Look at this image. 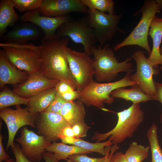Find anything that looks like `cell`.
<instances>
[{
    "label": "cell",
    "mask_w": 162,
    "mask_h": 162,
    "mask_svg": "<svg viewBox=\"0 0 162 162\" xmlns=\"http://www.w3.org/2000/svg\"><path fill=\"white\" fill-rule=\"evenodd\" d=\"M65 160L67 161V162H74L71 160L67 158Z\"/></svg>",
    "instance_id": "cell-45"
},
{
    "label": "cell",
    "mask_w": 162,
    "mask_h": 162,
    "mask_svg": "<svg viewBox=\"0 0 162 162\" xmlns=\"http://www.w3.org/2000/svg\"><path fill=\"white\" fill-rule=\"evenodd\" d=\"M118 148L117 145H114L112 147H111V146L106 147V153L104 156L105 159L104 162H113V153Z\"/></svg>",
    "instance_id": "cell-36"
},
{
    "label": "cell",
    "mask_w": 162,
    "mask_h": 162,
    "mask_svg": "<svg viewBox=\"0 0 162 162\" xmlns=\"http://www.w3.org/2000/svg\"><path fill=\"white\" fill-rule=\"evenodd\" d=\"M46 151L54 153L57 158L60 160L68 158L71 155L80 154H89L92 152L74 145H66L62 142L58 143L53 142L47 146Z\"/></svg>",
    "instance_id": "cell-24"
},
{
    "label": "cell",
    "mask_w": 162,
    "mask_h": 162,
    "mask_svg": "<svg viewBox=\"0 0 162 162\" xmlns=\"http://www.w3.org/2000/svg\"><path fill=\"white\" fill-rule=\"evenodd\" d=\"M113 98H121L132 101L133 104L146 102L153 100L152 96L144 93L137 85L132 86L130 89L120 87L113 91L110 93Z\"/></svg>",
    "instance_id": "cell-23"
},
{
    "label": "cell",
    "mask_w": 162,
    "mask_h": 162,
    "mask_svg": "<svg viewBox=\"0 0 162 162\" xmlns=\"http://www.w3.org/2000/svg\"><path fill=\"white\" fill-rule=\"evenodd\" d=\"M0 46L7 59L19 70L29 74L39 72L40 46L32 43L19 44L2 42Z\"/></svg>",
    "instance_id": "cell-6"
},
{
    "label": "cell",
    "mask_w": 162,
    "mask_h": 162,
    "mask_svg": "<svg viewBox=\"0 0 162 162\" xmlns=\"http://www.w3.org/2000/svg\"><path fill=\"white\" fill-rule=\"evenodd\" d=\"M69 41L66 36L41 39L39 72L47 78L65 81L76 89L65 54Z\"/></svg>",
    "instance_id": "cell-1"
},
{
    "label": "cell",
    "mask_w": 162,
    "mask_h": 162,
    "mask_svg": "<svg viewBox=\"0 0 162 162\" xmlns=\"http://www.w3.org/2000/svg\"><path fill=\"white\" fill-rule=\"evenodd\" d=\"M3 136L0 134V162L5 161L10 158L9 155L7 154L4 149L2 142Z\"/></svg>",
    "instance_id": "cell-40"
},
{
    "label": "cell",
    "mask_w": 162,
    "mask_h": 162,
    "mask_svg": "<svg viewBox=\"0 0 162 162\" xmlns=\"http://www.w3.org/2000/svg\"><path fill=\"white\" fill-rule=\"evenodd\" d=\"M75 137L80 138L86 136L87 132L90 127L84 122L78 123L72 126Z\"/></svg>",
    "instance_id": "cell-33"
},
{
    "label": "cell",
    "mask_w": 162,
    "mask_h": 162,
    "mask_svg": "<svg viewBox=\"0 0 162 162\" xmlns=\"http://www.w3.org/2000/svg\"><path fill=\"white\" fill-rule=\"evenodd\" d=\"M90 51L94 57L93 65L95 77L98 82H110L117 77L119 72H124L131 74L133 71V64L130 62L132 56L119 62L108 44H105L103 48L100 45L97 48L93 45Z\"/></svg>",
    "instance_id": "cell-2"
},
{
    "label": "cell",
    "mask_w": 162,
    "mask_h": 162,
    "mask_svg": "<svg viewBox=\"0 0 162 162\" xmlns=\"http://www.w3.org/2000/svg\"><path fill=\"white\" fill-rule=\"evenodd\" d=\"M60 114L65 121L72 126L78 123L84 122L86 113L82 102L74 101L65 103Z\"/></svg>",
    "instance_id": "cell-20"
},
{
    "label": "cell",
    "mask_w": 162,
    "mask_h": 162,
    "mask_svg": "<svg viewBox=\"0 0 162 162\" xmlns=\"http://www.w3.org/2000/svg\"><path fill=\"white\" fill-rule=\"evenodd\" d=\"M39 10L42 16L56 17L72 12L87 14L88 9L82 0H42Z\"/></svg>",
    "instance_id": "cell-13"
},
{
    "label": "cell",
    "mask_w": 162,
    "mask_h": 162,
    "mask_svg": "<svg viewBox=\"0 0 162 162\" xmlns=\"http://www.w3.org/2000/svg\"><path fill=\"white\" fill-rule=\"evenodd\" d=\"M83 4L89 10H95L115 15L114 2L112 0H82Z\"/></svg>",
    "instance_id": "cell-29"
},
{
    "label": "cell",
    "mask_w": 162,
    "mask_h": 162,
    "mask_svg": "<svg viewBox=\"0 0 162 162\" xmlns=\"http://www.w3.org/2000/svg\"><path fill=\"white\" fill-rule=\"evenodd\" d=\"M131 74H126L123 78L117 81L107 83H100L94 80L80 91L78 101L87 106H93L102 109L104 103L111 104L115 98L110 95L114 90L120 87L137 85L130 79Z\"/></svg>",
    "instance_id": "cell-5"
},
{
    "label": "cell",
    "mask_w": 162,
    "mask_h": 162,
    "mask_svg": "<svg viewBox=\"0 0 162 162\" xmlns=\"http://www.w3.org/2000/svg\"><path fill=\"white\" fill-rule=\"evenodd\" d=\"M44 35L43 30L37 25L29 22H22L6 32L1 38L3 43L25 44L29 41L42 39Z\"/></svg>",
    "instance_id": "cell-16"
},
{
    "label": "cell",
    "mask_w": 162,
    "mask_h": 162,
    "mask_svg": "<svg viewBox=\"0 0 162 162\" xmlns=\"http://www.w3.org/2000/svg\"><path fill=\"white\" fill-rule=\"evenodd\" d=\"M59 81L47 78L38 72L30 74L23 83L15 85L12 91L22 97L29 98L40 92L55 87Z\"/></svg>",
    "instance_id": "cell-17"
},
{
    "label": "cell",
    "mask_w": 162,
    "mask_h": 162,
    "mask_svg": "<svg viewBox=\"0 0 162 162\" xmlns=\"http://www.w3.org/2000/svg\"><path fill=\"white\" fill-rule=\"evenodd\" d=\"M14 160L13 159L10 158L7 161H4V162H13Z\"/></svg>",
    "instance_id": "cell-44"
},
{
    "label": "cell",
    "mask_w": 162,
    "mask_h": 162,
    "mask_svg": "<svg viewBox=\"0 0 162 162\" xmlns=\"http://www.w3.org/2000/svg\"><path fill=\"white\" fill-rule=\"evenodd\" d=\"M161 10L155 0H145L142 8L133 15L136 16L142 13V16L138 23L122 41L115 45L114 49L117 51L126 46L138 45L146 50L149 56L152 51L148 40L150 26L156 14Z\"/></svg>",
    "instance_id": "cell-4"
},
{
    "label": "cell",
    "mask_w": 162,
    "mask_h": 162,
    "mask_svg": "<svg viewBox=\"0 0 162 162\" xmlns=\"http://www.w3.org/2000/svg\"><path fill=\"white\" fill-rule=\"evenodd\" d=\"M113 162H128L124 154L121 152L116 153L113 156Z\"/></svg>",
    "instance_id": "cell-42"
},
{
    "label": "cell",
    "mask_w": 162,
    "mask_h": 162,
    "mask_svg": "<svg viewBox=\"0 0 162 162\" xmlns=\"http://www.w3.org/2000/svg\"><path fill=\"white\" fill-rule=\"evenodd\" d=\"M16 109L6 108L0 110V117L6 124L8 138L6 149L12 147L14 140L18 130L26 125L36 128V121L38 113L31 112L28 107L22 108L20 105L15 106Z\"/></svg>",
    "instance_id": "cell-10"
},
{
    "label": "cell",
    "mask_w": 162,
    "mask_h": 162,
    "mask_svg": "<svg viewBox=\"0 0 162 162\" xmlns=\"http://www.w3.org/2000/svg\"><path fill=\"white\" fill-rule=\"evenodd\" d=\"M72 19L69 14L56 17L43 16L41 15L38 8L31 11L26 12L20 16V20L22 22H31L38 26L44 34L42 38L47 39L56 37V32L58 28L63 23Z\"/></svg>",
    "instance_id": "cell-15"
},
{
    "label": "cell",
    "mask_w": 162,
    "mask_h": 162,
    "mask_svg": "<svg viewBox=\"0 0 162 162\" xmlns=\"http://www.w3.org/2000/svg\"><path fill=\"white\" fill-rule=\"evenodd\" d=\"M66 137H75L72 126L70 125L63 128L58 135L60 140Z\"/></svg>",
    "instance_id": "cell-38"
},
{
    "label": "cell",
    "mask_w": 162,
    "mask_h": 162,
    "mask_svg": "<svg viewBox=\"0 0 162 162\" xmlns=\"http://www.w3.org/2000/svg\"><path fill=\"white\" fill-rule=\"evenodd\" d=\"M56 93L54 87L40 92L29 98L27 106L29 111L33 113L44 111L55 98Z\"/></svg>",
    "instance_id": "cell-22"
},
{
    "label": "cell",
    "mask_w": 162,
    "mask_h": 162,
    "mask_svg": "<svg viewBox=\"0 0 162 162\" xmlns=\"http://www.w3.org/2000/svg\"><path fill=\"white\" fill-rule=\"evenodd\" d=\"M15 8L20 12L31 11L39 8L42 0H11Z\"/></svg>",
    "instance_id": "cell-30"
},
{
    "label": "cell",
    "mask_w": 162,
    "mask_h": 162,
    "mask_svg": "<svg viewBox=\"0 0 162 162\" xmlns=\"http://www.w3.org/2000/svg\"><path fill=\"white\" fill-rule=\"evenodd\" d=\"M20 136L15 139L21 146L22 152L24 156L32 161L40 162L45 149L52 143L43 135H39L26 127L20 130Z\"/></svg>",
    "instance_id": "cell-12"
},
{
    "label": "cell",
    "mask_w": 162,
    "mask_h": 162,
    "mask_svg": "<svg viewBox=\"0 0 162 162\" xmlns=\"http://www.w3.org/2000/svg\"><path fill=\"white\" fill-rule=\"evenodd\" d=\"M86 18L88 23L93 30L97 42L102 46L115 37L117 32L125 33L118 26L121 14L111 15L95 10H89Z\"/></svg>",
    "instance_id": "cell-7"
},
{
    "label": "cell",
    "mask_w": 162,
    "mask_h": 162,
    "mask_svg": "<svg viewBox=\"0 0 162 162\" xmlns=\"http://www.w3.org/2000/svg\"><path fill=\"white\" fill-rule=\"evenodd\" d=\"M13 162H16V161H14H14H13Z\"/></svg>",
    "instance_id": "cell-48"
},
{
    "label": "cell",
    "mask_w": 162,
    "mask_h": 162,
    "mask_svg": "<svg viewBox=\"0 0 162 162\" xmlns=\"http://www.w3.org/2000/svg\"><path fill=\"white\" fill-rule=\"evenodd\" d=\"M154 83L156 92L155 95L153 96V100H158L162 104V83L154 81Z\"/></svg>",
    "instance_id": "cell-39"
},
{
    "label": "cell",
    "mask_w": 162,
    "mask_h": 162,
    "mask_svg": "<svg viewBox=\"0 0 162 162\" xmlns=\"http://www.w3.org/2000/svg\"><path fill=\"white\" fill-rule=\"evenodd\" d=\"M29 74L21 71L12 64L6 58L3 51L0 50V88L7 84L16 85L23 83L28 79Z\"/></svg>",
    "instance_id": "cell-18"
},
{
    "label": "cell",
    "mask_w": 162,
    "mask_h": 162,
    "mask_svg": "<svg viewBox=\"0 0 162 162\" xmlns=\"http://www.w3.org/2000/svg\"><path fill=\"white\" fill-rule=\"evenodd\" d=\"M148 35L152 39L153 46L148 58L155 68L161 65L160 69L162 70V55L160 51L162 39V17L159 18L156 16L154 17L150 26Z\"/></svg>",
    "instance_id": "cell-19"
},
{
    "label": "cell",
    "mask_w": 162,
    "mask_h": 162,
    "mask_svg": "<svg viewBox=\"0 0 162 162\" xmlns=\"http://www.w3.org/2000/svg\"><path fill=\"white\" fill-rule=\"evenodd\" d=\"M150 149V146L145 147L134 141L124 154L128 162H142L148 157Z\"/></svg>",
    "instance_id": "cell-28"
},
{
    "label": "cell",
    "mask_w": 162,
    "mask_h": 162,
    "mask_svg": "<svg viewBox=\"0 0 162 162\" xmlns=\"http://www.w3.org/2000/svg\"><path fill=\"white\" fill-rule=\"evenodd\" d=\"M156 3L159 6L162 10V0H156Z\"/></svg>",
    "instance_id": "cell-43"
},
{
    "label": "cell",
    "mask_w": 162,
    "mask_h": 162,
    "mask_svg": "<svg viewBox=\"0 0 162 162\" xmlns=\"http://www.w3.org/2000/svg\"><path fill=\"white\" fill-rule=\"evenodd\" d=\"M42 158L45 162H58L59 161L54 153L47 151L43 153Z\"/></svg>",
    "instance_id": "cell-41"
},
{
    "label": "cell",
    "mask_w": 162,
    "mask_h": 162,
    "mask_svg": "<svg viewBox=\"0 0 162 162\" xmlns=\"http://www.w3.org/2000/svg\"><path fill=\"white\" fill-rule=\"evenodd\" d=\"M4 88L0 92V110L12 105H28L29 98L19 96L7 87Z\"/></svg>",
    "instance_id": "cell-26"
},
{
    "label": "cell",
    "mask_w": 162,
    "mask_h": 162,
    "mask_svg": "<svg viewBox=\"0 0 162 162\" xmlns=\"http://www.w3.org/2000/svg\"><path fill=\"white\" fill-rule=\"evenodd\" d=\"M61 140L65 144L72 145L92 152H96L104 156L106 153V147L113 144L109 140L103 142L95 143L89 142L80 138L75 137H66Z\"/></svg>",
    "instance_id": "cell-25"
},
{
    "label": "cell",
    "mask_w": 162,
    "mask_h": 162,
    "mask_svg": "<svg viewBox=\"0 0 162 162\" xmlns=\"http://www.w3.org/2000/svg\"><path fill=\"white\" fill-rule=\"evenodd\" d=\"M55 88L57 93L60 94L75 89L70 84L63 81H59Z\"/></svg>",
    "instance_id": "cell-35"
},
{
    "label": "cell",
    "mask_w": 162,
    "mask_h": 162,
    "mask_svg": "<svg viewBox=\"0 0 162 162\" xmlns=\"http://www.w3.org/2000/svg\"><path fill=\"white\" fill-rule=\"evenodd\" d=\"M160 51L161 54L162 55V45L160 48Z\"/></svg>",
    "instance_id": "cell-47"
},
{
    "label": "cell",
    "mask_w": 162,
    "mask_h": 162,
    "mask_svg": "<svg viewBox=\"0 0 162 162\" xmlns=\"http://www.w3.org/2000/svg\"><path fill=\"white\" fill-rule=\"evenodd\" d=\"M11 0L0 2V37L6 32L8 27L13 26L20 20V16L16 12Z\"/></svg>",
    "instance_id": "cell-21"
},
{
    "label": "cell",
    "mask_w": 162,
    "mask_h": 162,
    "mask_svg": "<svg viewBox=\"0 0 162 162\" xmlns=\"http://www.w3.org/2000/svg\"><path fill=\"white\" fill-rule=\"evenodd\" d=\"M74 162H104L105 157L92 158L86 154H80L70 155L68 158Z\"/></svg>",
    "instance_id": "cell-32"
},
{
    "label": "cell",
    "mask_w": 162,
    "mask_h": 162,
    "mask_svg": "<svg viewBox=\"0 0 162 162\" xmlns=\"http://www.w3.org/2000/svg\"><path fill=\"white\" fill-rule=\"evenodd\" d=\"M16 159V162H32L28 160L21 152L20 146L14 142L11 148Z\"/></svg>",
    "instance_id": "cell-34"
},
{
    "label": "cell",
    "mask_w": 162,
    "mask_h": 162,
    "mask_svg": "<svg viewBox=\"0 0 162 162\" xmlns=\"http://www.w3.org/2000/svg\"><path fill=\"white\" fill-rule=\"evenodd\" d=\"M63 98L66 101H74L79 98L80 92L79 90H73L61 94Z\"/></svg>",
    "instance_id": "cell-37"
},
{
    "label": "cell",
    "mask_w": 162,
    "mask_h": 162,
    "mask_svg": "<svg viewBox=\"0 0 162 162\" xmlns=\"http://www.w3.org/2000/svg\"><path fill=\"white\" fill-rule=\"evenodd\" d=\"M65 54L71 72L76 83V89L80 91L94 81L95 72L93 60L85 52L68 48Z\"/></svg>",
    "instance_id": "cell-9"
},
{
    "label": "cell",
    "mask_w": 162,
    "mask_h": 162,
    "mask_svg": "<svg viewBox=\"0 0 162 162\" xmlns=\"http://www.w3.org/2000/svg\"><path fill=\"white\" fill-rule=\"evenodd\" d=\"M157 129V125L153 123L146 134L152 153L151 162H162V150L158 142Z\"/></svg>",
    "instance_id": "cell-27"
},
{
    "label": "cell",
    "mask_w": 162,
    "mask_h": 162,
    "mask_svg": "<svg viewBox=\"0 0 162 162\" xmlns=\"http://www.w3.org/2000/svg\"><path fill=\"white\" fill-rule=\"evenodd\" d=\"M118 117L115 127L105 133L96 132L92 140L100 142L109 138L114 145L122 143L127 138L133 137L136 131L144 119V113L140 103L133 104L128 109L117 113Z\"/></svg>",
    "instance_id": "cell-3"
},
{
    "label": "cell",
    "mask_w": 162,
    "mask_h": 162,
    "mask_svg": "<svg viewBox=\"0 0 162 162\" xmlns=\"http://www.w3.org/2000/svg\"><path fill=\"white\" fill-rule=\"evenodd\" d=\"M36 125L38 134L50 142L58 140L61 131L69 125L60 114L46 111L38 114Z\"/></svg>",
    "instance_id": "cell-14"
},
{
    "label": "cell",
    "mask_w": 162,
    "mask_h": 162,
    "mask_svg": "<svg viewBox=\"0 0 162 162\" xmlns=\"http://www.w3.org/2000/svg\"><path fill=\"white\" fill-rule=\"evenodd\" d=\"M57 36H66L70 38L75 43L82 44L88 55H91L90 48L97 42L93 30L89 25L86 16L81 18L72 19L63 23L57 29Z\"/></svg>",
    "instance_id": "cell-8"
},
{
    "label": "cell",
    "mask_w": 162,
    "mask_h": 162,
    "mask_svg": "<svg viewBox=\"0 0 162 162\" xmlns=\"http://www.w3.org/2000/svg\"><path fill=\"white\" fill-rule=\"evenodd\" d=\"M160 122L162 124V113H161L160 115Z\"/></svg>",
    "instance_id": "cell-46"
},
{
    "label": "cell",
    "mask_w": 162,
    "mask_h": 162,
    "mask_svg": "<svg viewBox=\"0 0 162 162\" xmlns=\"http://www.w3.org/2000/svg\"><path fill=\"white\" fill-rule=\"evenodd\" d=\"M136 65L135 73L130 76V80L137 83V85L145 94L151 96L156 94V89L153 76L159 73L158 68L145 56L144 51L138 50L132 56Z\"/></svg>",
    "instance_id": "cell-11"
},
{
    "label": "cell",
    "mask_w": 162,
    "mask_h": 162,
    "mask_svg": "<svg viewBox=\"0 0 162 162\" xmlns=\"http://www.w3.org/2000/svg\"><path fill=\"white\" fill-rule=\"evenodd\" d=\"M67 101L60 94L57 93L55 98L44 111L60 114L63 104Z\"/></svg>",
    "instance_id": "cell-31"
}]
</instances>
